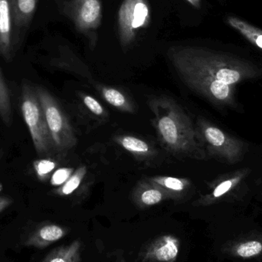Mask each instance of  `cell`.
<instances>
[{
	"instance_id": "6da1fadb",
	"label": "cell",
	"mask_w": 262,
	"mask_h": 262,
	"mask_svg": "<svg viewBox=\"0 0 262 262\" xmlns=\"http://www.w3.org/2000/svg\"><path fill=\"white\" fill-rule=\"evenodd\" d=\"M182 81L213 104H235V85L257 78L261 70L253 63L232 55L200 52L175 60Z\"/></svg>"
},
{
	"instance_id": "7a4b0ae2",
	"label": "cell",
	"mask_w": 262,
	"mask_h": 262,
	"mask_svg": "<svg viewBox=\"0 0 262 262\" xmlns=\"http://www.w3.org/2000/svg\"><path fill=\"white\" fill-rule=\"evenodd\" d=\"M160 143L168 152L194 160L208 159L198 129L189 115L172 98L159 96L148 102Z\"/></svg>"
},
{
	"instance_id": "3957f363",
	"label": "cell",
	"mask_w": 262,
	"mask_h": 262,
	"mask_svg": "<svg viewBox=\"0 0 262 262\" xmlns=\"http://www.w3.org/2000/svg\"><path fill=\"white\" fill-rule=\"evenodd\" d=\"M21 111L37 154L49 155L55 151L35 88L28 82H23L21 86Z\"/></svg>"
},
{
	"instance_id": "277c9868",
	"label": "cell",
	"mask_w": 262,
	"mask_h": 262,
	"mask_svg": "<svg viewBox=\"0 0 262 262\" xmlns=\"http://www.w3.org/2000/svg\"><path fill=\"white\" fill-rule=\"evenodd\" d=\"M197 129L208 156L227 164L239 163L246 152V145L240 139L231 136L205 118H200Z\"/></svg>"
},
{
	"instance_id": "5b68a950",
	"label": "cell",
	"mask_w": 262,
	"mask_h": 262,
	"mask_svg": "<svg viewBox=\"0 0 262 262\" xmlns=\"http://www.w3.org/2000/svg\"><path fill=\"white\" fill-rule=\"evenodd\" d=\"M46 115L55 151L66 152L77 144V139L64 111L52 94L42 86L35 88Z\"/></svg>"
},
{
	"instance_id": "8992f818",
	"label": "cell",
	"mask_w": 262,
	"mask_h": 262,
	"mask_svg": "<svg viewBox=\"0 0 262 262\" xmlns=\"http://www.w3.org/2000/svg\"><path fill=\"white\" fill-rule=\"evenodd\" d=\"M180 241L172 235L154 239L143 255V262H175L180 253Z\"/></svg>"
},
{
	"instance_id": "52a82bcc",
	"label": "cell",
	"mask_w": 262,
	"mask_h": 262,
	"mask_svg": "<svg viewBox=\"0 0 262 262\" xmlns=\"http://www.w3.org/2000/svg\"><path fill=\"white\" fill-rule=\"evenodd\" d=\"M249 172V169L244 168L223 176L213 186L212 190L199 200L198 204L200 206H209L226 198L243 183Z\"/></svg>"
},
{
	"instance_id": "ba28073f",
	"label": "cell",
	"mask_w": 262,
	"mask_h": 262,
	"mask_svg": "<svg viewBox=\"0 0 262 262\" xmlns=\"http://www.w3.org/2000/svg\"><path fill=\"white\" fill-rule=\"evenodd\" d=\"M15 45L12 0H0V56L10 61Z\"/></svg>"
},
{
	"instance_id": "9c48e42d",
	"label": "cell",
	"mask_w": 262,
	"mask_h": 262,
	"mask_svg": "<svg viewBox=\"0 0 262 262\" xmlns=\"http://www.w3.org/2000/svg\"><path fill=\"white\" fill-rule=\"evenodd\" d=\"M69 233V229L56 224H46L34 231L25 243V246L45 249L59 241Z\"/></svg>"
},
{
	"instance_id": "30bf717a",
	"label": "cell",
	"mask_w": 262,
	"mask_h": 262,
	"mask_svg": "<svg viewBox=\"0 0 262 262\" xmlns=\"http://www.w3.org/2000/svg\"><path fill=\"white\" fill-rule=\"evenodd\" d=\"M14 37L17 43L18 36L29 28L36 11L37 0H12Z\"/></svg>"
},
{
	"instance_id": "8fae6325",
	"label": "cell",
	"mask_w": 262,
	"mask_h": 262,
	"mask_svg": "<svg viewBox=\"0 0 262 262\" xmlns=\"http://www.w3.org/2000/svg\"><path fill=\"white\" fill-rule=\"evenodd\" d=\"M225 252L233 258L241 259L258 258L262 256V238L252 237L233 242L226 246Z\"/></svg>"
},
{
	"instance_id": "7c38bea8",
	"label": "cell",
	"mask_w": 262,
	"mask_h": 262,
	"mask_svg": "<svg viewBox=\"0 0 262 262\" xmlns=\"http://www.w3.org/2000/svg\"><path fill=\"white\" fill-rule=\"evenodd\" d=\"M82 247L80 240H75L70 244L55 248L41 262H81Z\"/></svg>"
},
{
	"instance_id": "4fadbf2b",
	"label": "cell",
	"mask_w": 262,
	"mask_h": 262,
	"mask_svg": "<svg viewBox=\"0 0 262 262\" xmlns=\"http://www.w3.org/2000/svg\"><path fill=\"white\" fill-rule=\"evenodd\" d=\"M226 21L232 29L262 51V29L236 16L227 17Z\"/></svg>"
},
{
	"instance_id": "5bb4252c",
	"label": "cell",
	"mask_w": 262,
	"mask_h": 262,
	"mask_svg": "<svg viewBox=\"0 0 262 262\" xmlns=\"http://www.w3.org/2000/svg\"><path fill=\"white\" fill-rule=\"evenodd\" d=\"M0 119L7 127L12 124V107L10 92L0 71Z\"/></svg>"
},
{
	"instance_id": "9a60e30c",
	"label": "cell",
	"mask_w": 262,
	"mask_h": 262,
	"mask_svg": "<svg viewBox=\"0 0 262 262\" xmlns=\"http://www.w3.org/2000/svg\"><path fill=\"white\" fill-rule=\"evenodd\" d=\"M166 195H168L167 194L160 188L151 186L142 190L138 195H136L135 200L140 207H149L163 201Z\"/></svg>"
},
{
	"instance_id": "2e32d148",
	"label": "cell",
	"mask_w": 262,
	"mask_h": 262,
	"mask_svg": "<svg viewBox=\"0 0 262 262\" xmlns=\"http://www.w3.org/2000/svg\"><path fill=\"white\" fill-rule=\"evenodd\" d=\"M120 144L131 154L140 157L150 154L151 149L147 143L131 136H124L120 139Z\"/></svg>"
},
{
	"instance_id": "e0dca14e",
	"label": "cell",
	"mask_w": 262,
	"mask_h": 262,
	"mask_svg": "<svg viewBox=\"0 0 262 262\" xmlns=\"http://www.w3.org/2000/svg\"><path fill=\"white\" fill-rule=\"evenodd\" d=\"M102 95L107 102L112 106L130 112L132 111L130 103L127 101L124 95L116 89L105 88L102 90Z\"/></svg>"
},
{
	"instance_id": "ac0fdd59",
	"label": "cell",
	"mask_w": 262,
	"mask_h": 262,
	"mask_svg": "<svg viewBox=\"0 0 262 262\" xmlns=\"http://www.w3.org/2000/svg\"><path fill=\"white\" fill-rule=\"evenodd\" d=\"M156 185L158 188H163V191L168 195H173L174 193H180L185 190L187 183L186 181H183L180 179L175 177H163V178L157 179L155 180Z\"/></svg>"
},
{
	"instance_id": "d6986e66",
	"label": "cell",
	"mask_w": 262,
	"mask_h": 262,
	"mask_svg": "<svg viewBox=\"0 0 262 262\" xmlns=\"http://www.w3.org/2000/svg\"><path fill=\"white\" fill-rule=\"evenodd\" d=\"M85 172V168H80L75 174L71 176L70 178L63 184L61 187L57 189L56 193L60 195H69L73 193L79 187L81 180L84 177Z\"/></svg>"
},
{
	"instance_id": "ffe728a7",
	"label": "cell",
	"mask_w": 262,
	"mask_h": 262,
	"mask_svg": "<svg viewBox=\"0 0 262 262\" xmlns=\"http://www.w3.org/2000/svg\"><path fill=\"white\" fill-rule=\"evenodd\" d=\"M34 170L36 173L37 178L41 182L46 181L52 171L56 167V163L48 159H40L32 163Z\"/></svg>"
},
{
	"instance_id": "44dd1931",
	"label": "cell",
	"mask_w": 262,
	"mask_h": 262,
	"mask_svg": "<svg viewBox=\"0 0 262 262\" xmlns=\"http://www.w3.org/2000/svg\"><path fill=\"white\" fill-rule=\"evenodd\" d=\"M101 5L98 0H86L81 8V16L85 23H93L100 13Z\"/></svg>"
},
{
	"instance_id": "7402d4cb",
	"label": "cell",
	"mask_w": 262,
	"mask_h": 262,
	"mask_svg": "<svg viewBox=\"0 0 262 262\" xmlns=\"http://www.w3.org/2000/svg\"><path fill=\"white\" fill-rule=\"evenodd\" d=\"M148 15V9L146 5L142 3H137L134 8V15H133L132 27H140L144 23L145 19Z\"/></svg>"
},
{
	"instance_id": "603a6c76",
	"label": "cell",
	"mask_w": 262,
	"mask_h": 262,
	"mask_svg": "<svg viewBox=\"0 0 262 262\" xmlns=\"http://www.w3.org/2000/svg\"><path fill=\"white\" fill-rule=\"evenodd\" d=\"M72 169L70 168H61L57 169L51 178V184L54 186H61L64 184L72 175Z\"/></svg>"
},
{
	"instance_id": "cb8c5ba5",
	"label": "cell",
	"mask_w": 262,
	"mask_h": 262,
	"mask_svg": "<svg viewBox=\"0 0 262 262\" xmlns=\"http://www.w3.org/2000/svg\"><path fill=\"white\" fill-rule=\"evenodd\" d=\"M84 103L86 107H87L92 113L95 114V115L102 116V115H104V108H103L101 104H100L96 99L92 98V97L89 96V95L84 96Z\"/></svg>"
},
{
	"instance_id": "d4e9b609",
	"label": "cell",
	"mask_w": 262,
	"mask_h": 262,
	"mask_svg": "<svg viewBox=\"0 0 262 262\" xmlns=\"http://www.w3.org/2000/svg\"><path fill=\"white\" fill-rule=\"evenodd\" d=\"M13 203V200L10 197L0 196V213Z\"/></svg>"
},
{
	"instance_id": "484cf974",
	"label": "cell",
	"mask_w": 262,
	"mask_h": 262,
	"mask_svg": "<svg viewBox=\"0 0 262 262\" xmlns=\"http://www.w3.org/2000/svg\"><path fill=\"white\" fill-rule=\"evenodd\" d=\"M192 3H197L198 2V0H190Z\"/></svg>"
},
{
	"instance_id": "4316f807",
	"label": "cell",
	"mask_w": 262,
	"mask_h": 262,
	"mask_svg": "<svg viewBox=\"0 0 262 262\" xmlns=\"http://www.w3.org/2000/svg\"><path fill=\"white\" fill-rule=\"evenodd\" d=\"M0 156H1V152H0Z\"/></svg>"
}]
</instances>
